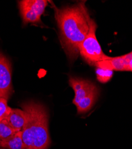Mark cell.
<instances>
[{"label":"cell","instance_id":"14","mask_svg":"<svg viewBox=\"0 0 132 149\" xmlns=\"http://www.w3.org/2000/svg\"><path fill=\"white\" fill-rule=\"evenodd\" d=\"M0 149H7V148H3V147H0Z\"/></svg>","mask_w":132,"mask_h":149},{"label":"cell","instance_id":"8","mask_svg":"<svg viewBox=\"0 0 132 149\" xmlns=\"http://www.w3.org/2000/svg\"><path fill=\"white\" fill-rule=\"evenodd\" d=\"M28 114L25 110L19 109H12L9 115L6 118L7 121L15 130L20 131L27 122Z\"/></svg>","mask_w":132,"mask_h":149},{"label":"cell","instance_id":"1","mask_svg":"<svg viewBox=\"0 0 132 149\" xmlns=\"http://www.w3.org/2000/svg\"><path fill=\"white\" fill-rule=\"evenodd\" d=\"M86 1L61 8L54 5L55 18L59 32V40L68 58L73 61L79 54V47L89 31L91 17Z\"/></svg>","mask_w":132,"mask_h":149},{"label":"cell","instance_id":"13","mask_svg":"<svg viewBox=\"0 0 132 149\" xmlns=\"http://www.w3.org/2000/svg\"><path fill=\"white\" fill-rule=\"evenodd\" d=\"M127 63V71L132 72V52L124 55Z\"/></svg>","mask_w":132,"mask_h":149},{"label":"cell","instance_id":"7","mask_svg":"<svg viewBox=\"0 0 132 149\" xmlns=\"http://www.w3.org/2000/svg\"><path fill=\"white\" fill-rule=\"evenodd\" d=\"M95 66L113 71H127V63L124 55L115 57H110L109 59L97 62Z\"/></svg>","mask_w":132,"mask_h":149},{"label":"cell","instance_id":"3","mask_svg":"<svg viewBox=\"0 0 132 149\" xmlns=\"http://www.w3.org/2000/svg\"><path fill=\"white\" fill-rule=\"evenodd\" d=\"M97 28V24L93 19H91L88 34L79 47V54L91 66H95L97 62L107 60L110 57L105 55L102 50L96 36Z\"/></svg>","mask_w":132,"mask_h":149},{"label":"cell","instance_id":"6","mask_svg":"<svg viewBox=\"0 0 132 149\" xmlns=\"http://www.w3.org/2000/svg\"><path fill=\"white\" fill-rule=\"evenodd\" d=\"M13 92L10 62L0 52V97L8 100Z\"/></svg>","mask_w":132,"mask_h":149},{"label":"cell","instance_id":"2","mask_svg":"<svg viewBox=\"0 0 132 149\" xmlns=\"http://www.w3.org/2000/svg\"><path fill=\"white\" fill-rule=\"evenodd\" d=\"M21 107L28 114L27 122L21 130L25 149H48L51 141L46 108L33 101L23 103Z\"/></svg>","mask_w":132,"mask_h":149},{"label":"cell","instance_id":"5","mask_svg":"<svg viewBox=\"0 0 132 149\" xmlns=\"http://www.w3.org/2000/svg\"><path fill=\"white\" fill-rule=\"evenodd\" d=\"M68 83L75 91V96L73 100L75 105L90 95L99 93L97 86L89 80L70 77Z\"/></svg>","mask_w":132,"mask_h":149},{"label":"cell","instance_id":"4","mask_svg":"<svg viewBox=\"0 0 132 149\" xmlns=\"http://www.w3.org/2000/svg\"><path fill=\"white\" fill-rule=\"evenodd\" d=\"M46 0H22L18 2L20 13L25 24L41 23V17L48 4Z\"/></svg>","mask_w":132,"mask_h":149},{"label":"cell","instance_id":"11","mask_svg":"<svg viewBox=\"0 0 132 149\" xmlns=\"http://www.w3.org/2000/svg\"><path fill=\"white\" fill-rule=\"evenodd\" d=\"M96 74L98 81L101 83L105 84L111 79L113 76V71L109 69L97 68Z\"/></svg>","mask_w":132,"mask_h":149},{"label":"cell","instance_id":"12","mask_svg":"<svg viewBox=\"0 0 132 149\" xmlns=\"http://www.w3.org/2000/svg\"><path fill=\"white\" fill-rule=\"evenodd\" d=\"M11 109L7 105V100L0 97V121L6 119L11 112Z\"/></svg>","mask_w":132,"mask_h":149},{"label":"cell","instance_id":"9","mask_svg":"<svg viewBox=\"0 0 132 149\" xmlns=\"http://www.w3.org/2000/svg\"><path fill=\"white\" fill-rule=\"evenodd\" d=\"M0 147L7 149H25L22 139L21 131L17 132L6 140H0Z\"/></svg>","mask_w":132,"mask_h":149},{"label":"cell","instance_id":"10","mask_svg":"<svg viewBox=\"0 0 132 149\" xmlns=\"http://www.w3.org/2000/svg\"><path fill=\"white\" fill-rule=\"evenodd\" d=\"M17 132L18 131L11 127L6 119L0 121V140H6Z\"/></svg>","mask_w":132,"mask_h":149}]
</instances>
